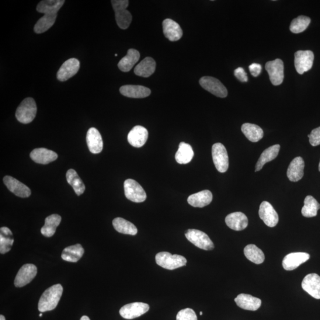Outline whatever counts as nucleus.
Instances as JSON below:
<instances>
[{"label": "nucleus", "instance_id": "1", "mask_svg": "<svg viewBox=\"0 0 320 320\" xmlns=\"http://www.w3.org/2000/svg\"><path fill=\"white\" fill-rule=\"evenodd\" d=\"M63 287L61 284L55 285L47 289L40 298L38 304L39 311L44 312L53 310L60 302Z\"/></svg>", "mask_w": 320, "mask_h": 320}, {"label": "nucleus", "instance_id": "2", "mask_svg": "<svg viewBox=\"0 0 320 320\" xmlns=\"http://www.w3.org/2000/svg\"><path fill=\"white\" fill-rule=\"evenodd\" d=\"M37 106L35 101L31 97L24 99L16 110V117L20 123L27 124L36 116Z\"/></svg>", "mask_w": 320, "mask_h": 320}, {"label": "nucleus", "instance_id": "3", "mask_svg": "<svg viewBox=\"0 0 320 320\" xmlns=\"http://www.w3.org/2000/svg\"><path fill=\"white\" fill-rule=\"evenodd\" d=\"M115 13V19L118 26L122 29H127L132 22L131 14L127 10L129 1L128 0H113L111 2Z\"/></svg>", "mask_w": 320, "mask_h": 320}, {"label": "nucleus", "instance_id": "4", "mask_svg": "<svg viewBox=\"0 0 320 320\" xmlns=\"http://www.w3.org/2000/svg\"><path fill=\"white\" fill-rule=\"evenodd\" d=\"M155 261L158 266L171 270L185 266L187 263L185 257L178 255H173L166 252L156 254Z\"/></svg>", "mask_w": 320, "mask_h": 320}, {"label": "nucleus", "instance_id": "5", "mask_svg": "<svg viewBox=\"0 0 320 320\" xmlns=\"http://www.w3.org/2000/svg\"><path fill=\"white\" fill-rule=\"evenodd\" d=\"M124 190L125 196L134 203H143L147 199V194L137 181L129 179L125 181Z\"/></svg>", "mask_w": 320, "mask_h": 320}, {"label": "nucleus", "instance_id": "6", "mask_svg": "<svg viewBox=\"0 0 320 320\" xmlns=\"http://www.w3.org/2000/svg\"><path fill=\"white\" fill-rule=\"evenodd\" d=\"M187 239L197 248L205 250H212L214 249V245L209 236L203 231L197 229H189L185 232Z\"/></svg>", "mask_w": 320, "mask_h": 320}, {"label": "nucleus", "instance_id": "7", "mask_svg": "<svg viewBox=\"0 0 320 320\" xmlns=\"http://www.w3.org/2000/svg\"><path fill=\"white\" fill-rule=\"evenodd\" d=\"M212 155L213 162L219 172L225 173L229 167V158L227 149L221 143H216L212 146Z\"/></svg>", "mask_w": 320, "mask_h": 320}, {"label": "nucleus", "instance_id": "8", "mask_svg": "<svg viewBox=\"0 0 320 320\" xmlns=\"http://www.w3.org/2000/svg\"><path fill=\"white\" fill-rule=\"evenodd\" d=\"M199 84L202 88L217 97L225 98L228 95L227 88L220 80L212 76H203L199 80Z\"/></svg>", "mask_w": 320, "mask_h": 320}, {"label": "nucleus", "instance_id": "9", "mask_svg": "<svg viewBox=\"0 0 320 320\" xmlns=\"http://www.w3.org/2000/svg\"><path fill=\"white\" fill-rule=\"evenodd\" d=\"M314 55L311 51H298L295 53V67L298 74H303L310 70L314 62Z\"/></svg>", "mask_w": 320, "mask_h": 320}, {"label": "nucleus", "instance_id": "10", "mask_svg": "<svg viewBox=\"0 0 320 320\" xmlns=\"http://www.w3.org/2000/svg\"><path fill=\"white\" fill-rule=\"evenodd\" d=\"M266 70L268 72L271 83L274 86H279L284 79V64L280 59L267 62L265 65Z\"/></svg>", "mask_w": 320, "mask_h": 320}, {"label": "nucleus", "instance_id": "11", "mask_svg": "<svg viewBox=\"0 0 320 320\" xmlns=\"http://www.w3.org/2000/svg\"><path fill=\"white\" fill-rule=\"evenodd\" d=\"M149 309V306L143 302H134L128 304L122 307L119 311L120 315L124 318L131 319L139 317L145 314Z\"/></svg>", "mask_w": 320, "mask_h": 320}, {"label": "nucleus", "instance_id": "12", "mask_svg": "<svg viewBox=\"0 0 320 320\" xmlns=\"http://www.w3.org/2000/svg\"><path fill=\"white\" fill-rule=\"evenodd\" d=\"M37 267L33 264H24L19 270L15 280L16 287L26 286L33 281L36 276Z\"/></svg>", "mask_w": 320, "mask_h": 320}, {"label": "nucleus", "instance_id": "13", "mask_svg": "<svg viewBox=\"0 0 320 320\" xmlns=\"http://www.w3.org/2000/svg\"><path fill=\"white\" fill-rule=\"evenodd\" d=\"M259 214L261 220L269 227H275L279 221L276 211L268 202L264 201L261 204Z\"/></svg>", "mask_w": 320, "mask_h": 320}, {"label": "nucleus", "instance_id": "14", "mask_svg": "<svg viewBox=\"0 0 320 320\" xmlns=\"http://www.w3.org/2000/svg\"><path fill=\"white\" fill-rule=\"evenodd\" d=\"M79 67L80 63L77 59H69L59 69L57 74V79L60 82L67 81L78 72Z\"/></svg>", "mask_w": 320, "mask_h": 320}, {"label": "nucleus", "instance_id": "15", "mask_svg": "<svg viewBox=\"0 0 320 320\" xmlns=\"http://www.w3.org/2000/svg\"><path fill=\"white\" fill-rule=\"evenodd\" d=\"M302 288L311 297L319 300L320 276L317 274H307L302 281Z\"/></svg>", "mask_w": 320, "mask_h": 320}, {"label": "nucleus", "instance_id": "16", "mask_svg": "<svg viewBox=\"0 0 320 320\" xmlns=\"http://www.w3.org/2000/svg\"><path fill=\"white\" fill-rule=\"evenodd\" d=\"M148 132L145 128L137 125L132 129L128 135V141L134 147L140 148L148 140Z\"/></svg>", "mask_w": 320, "mask_h": 320}, {"label": "nucleus", "instance_id": "17", "mask_svg": "<svg viewBox=\"0 0 320 320\" xmlns=\"http://www.w3.org/2000/svg\"><path fill=\"white\" fill-rule=\"evenodd\" d=\"M3 181L10 192L17 196L24 198L30 196L31 190L29 187L14 177L9 176H5Z\"/></svg>", "mask_w": 320, "mask_h": 320}, {"label": "nucleus", "instance_id": "18", "mask_svg": "<svg viewBox=\"0 0 320 320\" xmlns=\"http://www.w3.org/2000/svg\"><path fill=\"white\" fill-rule=\"evenodd\" d=\"M309 254L303 252L292 253L284 257L283 266L285 270H293L309 260Z\"/></svg>", "mask_w": 320, "mask_h": 320}, {"label": "nucleus", "instance_id": "19", "mask_svg": "<svg viewBox=\"0 0 320 320\" xmlns=\"http://www.w3.org/2000/svg\"><path fill=\"white\" fill-rule=\"evenodd\" d=\"M87 144L90 152L99 154L103 150V142L102 135L95 128H90L86 137Z\"/></svg>", "mask_w": 320, "mask_h": 320}, {"label": "nucleus", "instance_id": "20", "mask_svg": "<svg viewBox=\"0 0 320 320\" xmlns=\"http://www.w3.org/2000/svg\"><path fill=\"white\" fill-rule=\"evenodd\" d=\"M225 223L235 231H242L248 226V218L242 212H233L225 218Z\"/></svg>", "mask_w": 320, "mask_h": 320}, {"label": "nucleus", "instance_id": "21", "mask_svg": "<svg viewBox=\"0 0 320 320\" xmlns=\"http://www.w3.org/2000/svg\"><path fill=\"white\" fill-rule=\"evenodd\" d=\"M30 156L33 162L41 165H48L58 158L56 152L44 148L33 149Z\"/></svg>", "mask_w": 320, "mask_h": 320}, {"label": "nucleus", "instance_id": "22", "mask_svg": "<svg viewBox=\"0 0 320 320\" xmlns=\"http://www.w3.org/2000/svg\"><path fill=\"white\" fill-rule=\"evenodd\" d=\"M163 28L165 36L170 41H179L183 36V30L179 24L172 19L163 21Z\"/></svg>", "mask_w": 320, "mask_h": 320}, {"label": "nucleus", "instance_id": "23", "mask_svg": "<svg viewBox=\"0 0 320 320\" xmlns=\"http://www.w3.org/2000/svg\"><path fill=\"white\" fill-rule=\"evenodd\" d=\"M120 92L124 96L134 99H143L151 95V90L146 87L138 85L122 86Z\"/></svg>", "mask_w": 320, "mask_h": 320}, {"label": "nucleus", "instance_id": "24", "mask_svg": "<svg viewBox=\"0 0 320 320\" xmlns=\"http://www.w3.org/2000/svg\"><path fill=\"white\" fill-rule=\"evenodd\" d=\"M305 163L303 158L297 156L291 162L287 170V176L291 182H297L304 176Z\"/></svg>", "mask_w": 320, "mask_h": 320}, {"label": "nucleus", "instance_id": "25", "mask_svg": "<svg viewBox=\"0 0 320 320\" xmlns=\"http://www.w3.org/2000/svg\"><path fill=\"white\" fill-rule=\"evenodd\" d=\"M235 302L239 308L249 311H256L262 305L259 298L251 295L241 294L235 298Z\"/></svg>", "mask_w": 320, "mask_h": 320}, {"label": "nucleus", "instance_id": "26", "mask_svg": "<svg viewBox=\"0 0 320 320\" xmlns=\"http://www.w3.org/2000/svg\"><path fill=\"white\" fill-rule=\"evenodd\" d=\"M213 196L211 191L205 190L192 194L187 199L188 204L193 207L204 208L212 203Z\"/></svg>", "mask_w": 320, "mask_h": 320}, {"label": "nucleus", "instance_id": "27", "mask_svg": "<svg viewBox=\"0 0 320 320\" xmlns=\"http://www.w3.org/2000/svg\"><path fill=\"white\" fill-rule=\"evenodd\" d=\"M140 58V54L139 51L134 49H130L128 51L126 56L122 59L118 63V68L122 71L129 72L133 68Z\"/></svg>", "mask_w": 320, "mask_h": 320}, {"label": "nucleus", "instance_id": "28", "mask_svg": "<svg viewBox=\"0 0 320 320\" xmlns=\"http://www.w3.org/2000/svg\"><path fill=\"white\" fill-rule=\"evenodd\" d=\"M156 62L154 59L147 57L135 67L134 72L137 75L147 78L154 74Z\"/></svg>", "mask_w": 320, "mask_h": 320}, {"label": "nucleus", "instance_id": "29", "mask_svg": "<svg viewBox=\"0 0 320 320\" xmlns=\"http://www.w3.org/2000/svg\"><path fill=\"white\" fill-rule=\"evenodd\" d=\"M280 148V145L276 144L266 149L261 154L258 162L256 163L255 172L260 171L267 163L275 159L279 154Z\"/></svg>", "mask_w": 320, "mask_h": 320}, {"label": "nucleus", "instance_id": "30", "mask_svg": "<svg viewBox=\"0 0 320 320\" xmlns=\"http://www.w3.org/2000/svg\"><path fill=\"white\" fill-rule=\"evenodd\" d=\"M85 253V250L82 246L76 244L68 246L64 249L62 253V259L67 262L75 263L82 258Z\"/></svg>", "mask_w": 320, "mask_h": 320}, {"label": "nucleus", "instance_id": "31", "mask_svg": "<svg viewBox=\"0 0 320 320\" xmlns=\"http://www.w3.org/2000/svg\"><path fill=\"white\" fill-rule=\"evenodd\" d=\"M61 217L58 214H53L48 216L45 220V225L41 228V233L47 237H51L56 232L57 228L60 224Z\"/></svg>", "mask_w": 320, "mask_h": 320}, {"label": "nucleus", "instance_id": "32", "mask_svg": "<svg viewBox=\"0 0 320 320\" xmlns=\"http://www.w3.org/2000/svg\"><path fill=\"white\" fill-rule=\"evenodd\" d=\"M194 156L192 147L185 142H180L175 155L176 162L180 165H186L192 161Z\"/></svg>", "mask_w": 320, "mask_h": 320}, {"label": "nucleus", "instance_id": "33", "mask_svg": "<svg viewBox=\"0 0 320 320\" xmlns=\"http://www.w3.org/2000/svg\"><path fill=\"white\" fill-rule=\"evenodd\" d=\"M64 0H44L37 5L36 10L38 12L45 14H57L59 10L64 5Z\"/></svg>", "mask_w": 320, "mask_h": 320}, {"label": "nucleus", "instance_id": "34", "mask_svg": "<svg viewBox=\"0 0 320 320\" xmlns=\"http://www.w3.org/2000/svg\"><path fill=\"white\" fill-rule=\"evenodd\" d=\"M242 131L248 140L253 142H258L263 137L264 133L262 128L258 125L246 123L242 125Z\"/></svg>", "mask_w": 320, "mask_h": 320}, {"label": "nucleus", "instance_id": "35", "mask_svg": "<svg viewBox=\"0 0 320 320\" xmlns=\"http://www.w3.org/2000/svg\"><path fill=\"white\" fill-rule=\"evenodd\" d=\"M113 225L114 228L122 234L135 235L138 232V229L134 224L123 218H114Z\"/></svg>", "mask_w": 320, "mask_h": 320}, {"label": "nucleus", "instance_id": "36", "mask_svg": "<svg viewBox=\"0 0 320 320\" xmlns=\"http://www.w3.org/2000/svg\"><path fill=\"white\" fill-rule=\"evenodd\" d=\"M57 17V14H45L34 25V32L41 34L47 32L55 24Z\"/></svg>", "mask_w": 320, "mask_h": 320}, {"label": "nucleus", "instance_id": "37", "mask_svg": "<svg viewBox=\"0 0 320 320\" xmlns=\"http://www.w3.org/2000/svg\"><path fill=\"white\" fill-rule=\"evenodd\" d=\"M14 243L13 233L6 227L0 228V253L6 254L12 249Z\"/></svg>", "mask_w": 320, "mask_h": 320}, {"label": "nucleus", "instance_id": "38", "mask_svg": "<svg viewBox=\"0 0 320 320\" xmlns=\"http://www.w3.org/2000/svg\"><path fill=\"white\" fill-rule=\"evenodd\" d=\"M66 178L69 184L72 187L78 196L85 192L86 187L84 183L78 176L77 173L74 169H69L66 174Z\"/></svg>", "mask_w": 320, "mask_h": 320}, {"label": "nucleus", "instance_id": "39", "mask_svg": "<svg viewBox=\"0 0 320 320\" xmlns=\"http://www.w3.org/2000/svg\"><path fill=\"white\" fill-rule=\"evenodd\" d=\"M320 209V205L314 197L307 196L304 200V205L302 208L301 213L306 218H311L316 216L318 211Z\"/></svg>", "mask_w": 320, "mask_h": 320}, {"label": "nucleus", "instance_id": "40", "mask_svg": "<svg viewBox=\"0 0 320 320\" xmlns=\"http://www.w3.org/2000/svg\"><path fill=\"white\" fill-rule=\"evenodd\" d=\"M244 253L247 259L257 264H262L265 259L262 250L254 245L247 246L245 248Z\"/></svg>", "mask_w": 320, "mask_h": 320}, {"label": "nucleus", "instance_id": "41", "mask_svg": "<svg viewBox=\"0 0 320 320\" xmlns=\"http://www.w3.org/2000/svg\"><path fill=\"white\" fill-rule=\"evenodd\" d=\"M311 19L307 16H300L292 21L290 30L294 33L303 32L310 24Z\"/></svg>", "mask_w": 320, "mask_h": 320}, {"label": "nucleus", "instance_id": "42", "mask_svg": "<svg viewBox=\"0 0 320 320\" xmlns=\"http://www.w3.org/2000/svg\"><path fill=\"white\" fill-rule=\"evenodd\" d=\"M176 320H197V317L192 309L186 308L177 313Z\"/></svg>", "mask_w": 320, "mask_h": 320}, {"label": "nucleus", "instance_id": "43", "mask_svg": "<svg viewBox=\"0 0 320 320\" xmlns=\"http://www.w3.org/2000/svg\"><path fill=\"white\" fill-rule=\"evenodd\" d=\"M308 138L309 143L313 147L320 145V127L313 130L311 134L308 135Z\"/></svg>", "mask_w": 320, "mask_h": 320}, {"label": "nucleus", "instance_id": "44", "mask_svg": "<svg viewBox=\"0 0 320 320\" xmlns=\"http://www.w3.org/2000/svg\"><path fill=\"white\" fill-rule=\"evenodd\" d=\"M234 75L235 77L237 78L239 81L242 83H246L248 82V75L245 71V69L242 67H239L235 69Z\"/></svg>", "mask_w": 320, "mask_h": 320}, {"label": "nucleus", "instance_id": "45", "mask_svg": "<svg viewBox=\"0 0 320 320\" xmlns=\"http://www.w3.org/2000/svg\"><path fill=\"white\" fill-rule=\"evenodd\" d=\"M262 66L260 64L253 63L249 66V70L253 76H258L262 71Z\"/></svg>", "mask_w": 320, "mask_h": 320}, {"label": "nucleus", "instance_id": "46", "mask_svg": "<svg viewBox=\"0 0 320 320\" xmlns=\"http://www.w3.org/2000/svg\"><path fill=\"white\" fill-rule=\"evenodd\" d=\"M80 320H90L88 316H83Z\"/></svg>", "mask_w": 320, "mask_h": 320}, {"label": "nucleus", "instance_id": "47", "mask_svg": "<svg viewBox=\"0 0 320 320\" xmlns=\"http://www.w3.org/2000/svg\"><path fill=\"white\" fill-rule=\"evenodd\" d=\"M0 320H6L5 316L4 315H0Z\"/></svg>", "mask_w": 320, "mask_h": 320}, {"label": "nucleus", "instance_id": "48", "mask_svg": "<svg viewBox=\"0 0 320 320\" xmlns=\"http://www.w3.org/2000/svg\"><path fill=\"white\" fill-rule=\"evenodd\" d=\"M318 170H319V171L320 172V162H319V166H318Z\"/></svg>", "mask_w": 320, "mask_h": 320}, {"label": "nucleus", "instance_id": "49", "mask_svg": "<svg viewBox=\"0 0 320 320\" xmlns=\"http://www.w3.org/2000/svg\"><path fill=\"white\" fill-rule=\"evenodd\" d=\"M203 312H202V311H201V312H200V315H203Z\"/></svg>", "mask_w": 320, "mask_h": 320}, {"label": "nucleus", "instance_id": "50", "mask_svg": "<svg viewBox=\"0 0 320 320\" xmlns=\"http://www.w3.org/2000/svg\"><path fill=\"white\" fill-rule=\"evenodd\" d=\"M39 316H43V314H42V313H41V314H39Z\"/></svg>", "mask_w": 320, "mask_h": 320}, {"label": "nucleus", "instance_id": "51", "mask_svg": "<svg viewBox=\"0 0 320 320\" xmlns=\"http://www.w3.org/2000/svg\"><path fill=\"white\" fill-rule=\"evenodd\" d=\"M117 54H115V57H117Z\"/></svg>", "mask_w": 320, "mask_h": 320}]
</instances>
